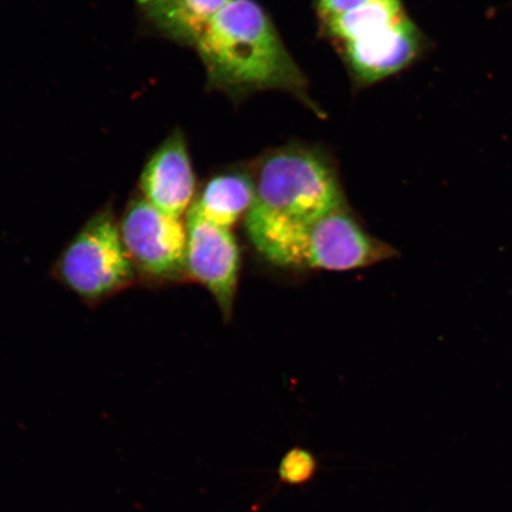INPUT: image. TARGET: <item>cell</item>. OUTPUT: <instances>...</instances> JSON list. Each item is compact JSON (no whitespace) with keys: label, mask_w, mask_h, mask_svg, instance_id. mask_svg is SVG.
<instances>
[{"label":"cell","mask_w":512,"mask_h":512,"mask_svg":"<svg viewBox=\"0 0 512 512\" xmlns=\"http://www.w3.org/2000/svg\"><path fill=\"white\" fill-rule=\"evenodd\" d=\"M195 48L210 88L236 98L280 89L307 99L305 75L254 0H230L211 19Z\"/></svg>","instance_id":"obj_1"},{"label":"cell","mask_w":512,"mask_h":512,"mask_svg":"<svg viewBox=\"0 0 512 512\" xmlns=\"http://www.w3.org/2000/svg\"><path fill=\"white\" fill-rule=\"evenodd\" d=\"M246 230L265 259L286 268L352 271L398 254L370 235L345 208L305 224L247 222Z\"/></svg>","instance_id":"obj_2"},{"label":"cell","mask_w":512,"mask_h":512,"mask_svg":"<svg viewBox=\"0 0 512 512\" xmlns=\"http://www.w3.org/2000/svg\"><path fill=\"white\" fill-rule=\"evenodd\" d=\"M246 222L305 224L345 208L341 183L323 153L291 145L270 153L254 176Z\"/></svg>","instance_id":"obj_3"},{"label":"cell","mask_w":512,"mask_h":512,"mask_svg":"<svg viewBox=\"0 0 512 512\" xmlns=\"http://www.w3.org/2000/svg\"><path fill=\"white\" fill-rule=\"evenodd\" d=\"M59 283L87 305H98L137 279L112 208L89 219L63 248L54 265Z\"/></svg>","instance_id":"obj_4"},{"label":"cell","mask_w":512,"mask_h":512,"mask_svg":"<svg viewBox=\"0 0 512 512\" xmlns=\"http://www.w3.org/2000/svg\"><path fill=\"white\" fill-rule=\"evenodd\" d=\"M119 227L137 278L162 285L187 277L188 233L181 217L166 214L138 196L128 202Z\"/></svg>","instance_id":"obj_5"},{"label":"cell","mask_w":512,"mask_h":512,"mask_svg":"<svg viewBox=\"0 0 512 512\" xmlns=\"http://www.w3.org/2000/svg\"><path fill=\"white\" fill-rule=\"evenodd\" d=\"M187 277L207 288L229 322L233 316L241 267L240 249L232 230L216 226L195 211L187 213Z\"/></svg>","instance_id":"obj_6"},{"label":"cell","mask_w":512,"mask_h":512,"mask_svg":"<svg viewBox=\"0 0 512 512\" xmlns=\"http://www.w3.org/2000/svg\"><path fill=\"white\" fill-rule=\"evenodd\" d=\"M142 197L164 213L181 217L188 213L196 194L187 140L177 130L159 145L139 178Z\"/></svg>","instance_id":"obj_7"},{"label":"cell","mask_w":512,"mask_h":512,"mask_svg":"<svg viewBox=\"0 0 512 512\" xmlns=\"http://www.w3.org/2000/svg\"><path fill=\"white\" fill-rule=\"evenodd\" d=\"M343 47L352 74L368 85L409 66L420 54L422 36L412 19L406 16L392 27Z\"/></svg>","instance_id":"obj_8"},{"label":"cell","mask_w":512,"mask_h":512,"mask_svg":"<svg viewBox=\"0 0 512 512\" xmlns=\"http://www.w3.org/2000/svg\"><path fill=\"white\" fill-rule=\"evenodd\" d=\"M230 0H136L147 28L184 47H194L211 19Z\"/></svg>","instance_id":"obj_9"},{"label":"cell","mask_w":512,"mask_h":512,"mask_svg":"<svg viewBox=\"0 0 512 512\" xmlns=\"http://www.w3.org/2000/svg\"><path fill=\"white\" fill-rule=\"evenodd\" d=\"M255 200L254 177L246 172H223L210 178L192 202L190 210L204 220L232 229L249 213Z\"/></svg>","instance_id":"obj_10"},{"label":"cell","mask_w":512,"mask_h":512,"mask_svg":"<svg viewBox=\"0 0 512 512\" xmlns=\"http://www.w3.org/2000/svg\"><path fill=\"white\" fill-rule=\"evenodd\" d=\"M406 16L401 0H375L324 23L328 34L345 46L392 27Z\"/></svg>","instance_id":"obj_11"},{"label":"cell","mask_w":512,"mask_h":512,"mask_svg":"<svg viewBox=\"0 0 512 512\" xmlns=\"http://www.w3.org/2000/svg\"><path fill=\"white\" fill-rule=\"evenodd\" d=\"M317 470L315 454L303 447H293L281 458L277 475L281 483L299 486L311 482Z\"/></svg>","instance_id":"obj_12"},{"label":"cell","mask_w":512,"mask_h":512,"mask_svg":"<svg viewBox=\"0 0 512 512\" xmlns=\"http://www.w3.org/2000/svg\"><path fill=\"white\" fill-rule=\"evenodd\" d=\"M375 0H317V12L323 22L373 3Z\"/></svg>","instance_id":"obj_13"}]
</instances>
